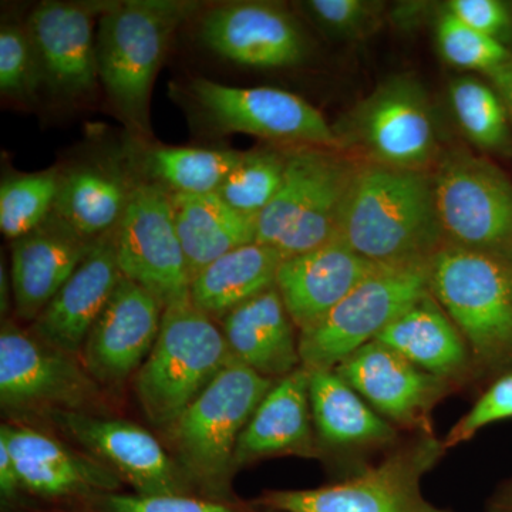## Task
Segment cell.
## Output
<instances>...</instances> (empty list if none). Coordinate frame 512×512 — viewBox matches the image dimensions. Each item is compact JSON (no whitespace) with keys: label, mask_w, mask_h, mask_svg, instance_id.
Listing matches in <instances>:
<instances>
[{"label":"cell","mask_w":512,"mask_h":512,"mask_svg":"<svg viewBox=\"0 0 512 512\" xmlns=\"http://www.w3.org/2000/svg\"><path fill=\"white\" fill-rule=\"evenodd\" d=\"M376 340L424 372L451 383L467 375L474 363L460 330L431 292L393 320Z\"/></svg>","instance_id":"cb8c5ba5"},{"label":"cell","mask_w":512,"mask_h":512,"mask_svg":"<svg viewBox=\"0 0 512 512\" xmlns=\"http://www.w3.org/2000/svg\"><path fill=\"white\" fill-rule=\"evenodd\" d=\"M285 164L286 151L256 150L244 153L217 194L235 211L258 218L281 188Z\"/></svg>","instance_id":"d6a6232c"},{"label":"cell","mask_w":512,"mask_h":512,"mask_svg":"<svg viewBox=\"0 0 512 512\" xmlns=\"http://www.w3.org/2000/svg\"><path fill=\"white\" fill-rule=\"evenodd\" d=\"M335 370L383 419L419 433L433 431L431 410L453 384L424 372L379 340L367 343Z\"/></svg>","instance_id":"9a60e30c"},{"label":"cell","mask_w":512,"mask_h":512,"mask_svg":"<svg viewBox=\"0 0 512 512\" xmlns=\"http://www.w3.org/2000/svg\"><path fill=\"white\" fill-rule=\"evenodd\" d=\"M211 133H242L289 144L343 151L339 137L323 114L298 94L275 87H235L195 77L175 87Z\"/></svg>","instance_id":"ba28073f"},{"label":"cell","mask_w":512,"mask_h":512,"mask_svg":"<svg viewBox=\"0 0 512 512\" xmlns=\"http://www.w3.org/2000/svg\"><path fill=\"white\" fill-rule=\"evenodd\" d=\"M312 421L309 370L301 366L266 393L239 437L234 467L286 454L318 456Z\"/></svg>","instance_id":"7402d4cb"},{"label":"cell","mask_w":512,"mask_h":512,"mask_svg":"<svg viewBox=\"0 0 512 512\" xmlns=\"http://www.w3.org/2000/svg\"><path fill=\"white\" fill-rule=\"evenodd\" d=\"M0 443L15 460L22 488L40 497H97L119 488L120 478L110 468L40 431L6 424Z\"/></svg>","instance_id":"44dd1931"},{"label":"cell","mask_w":512,"mask_h":512,"mask_svg":"<svg viewBox=\"0 0 512 512\" xmlns=\"http://www.w3.org/2000/svg\"><path fill=\"white\" fill-rule=\"evenodd\" d=\"M56 426L141 495L188 494V477L160 441L128 421L87 412H49Z\"/></svg>","instance_id":"4fadbf2b"},{"label":"cell","mask_w":512,"mask_h":512,"mask_svg":"<svg viewBox=\"0 0 512 512\" xmlns=\"http://www.w3.org/2000/svg\"><path fill=\"white\" fill-rule=\"evenodd\" d=\"M137 183L117 164L74 165L60 173L53 212L84 237L100 238L120 224Z\"/></svg>","instance_id":"d4e9b609"},{"label":"cell","mask_w":512,"mask_h":512,"mask_svg":"<svg viewBox=\"0 0 512 512\" xmlns=\"http://www.w3.org/2000/svg\"><path fill=\"white\" fill-rule=\"evenodd\" d=\"M313 424L329 447L375 448L397 439L396 427L375 412L335 369L309 372Z\"/></svg>","instance_id":"484cf974"},{"label":"cell","mask_w":512,"mask_h":512,"mask_svg":"<svg viewBox=\"0 0 512 512\" xmlns=\"http://www.w3.org/2000/svg\"><path fill=\"white\" fill-rule=\"evenodd\" d=\"M512 419V373L501 376L495 380L487 392L474 403L470 412L464 414L460 420L448 431L443 440L446 450L460 446L473 439L474 436L498 421Z\"/></svg>","instance_id":"74e56055"},{"label":"cell","mask_w":512,"mask_h":512,"mask_svg":"<svg viewBox=\"0 0 512 512\" xmlns=\"http://www.w3.org/2000/svg\"><path fill=\"white\" fill-rule=\"evenodd\" d=\"M429 264L383 265L332 311L299 333V356L306 370L336 369L373 342L393 320L429 295Z\"/></svg>","instance_id":"9c48e42d"},{"label":"cell","mask_w":512,"mask_h":512,"mask_svg":"<svg viewBox=\"0 0 512 512\" xmlns=\"http://www.w3.org/2000/svg\"><path fill=\"white\" fill-rule=\"evenodd\" d=\"M121 275L163 303L190 296L191 278L177 228L171 194L157 184L138 181L116 228Z\"/></svg>","instance_id":"8fae6325"},{"label":"cell","mask_w":512,"mask_h":512,"mask_svg":"<svg viewBox=\"0 0 512 512\" xmlns=\"http://www.w3.org/2000/svg\"><path fill=\"white\" fill-rule=\"evenodd\" d=\"M433 178L444 244L512 265L510 178L460 147L441 154Z\"/></svg>","instance_id":"8992f818"},{"label":"cell","mask_w":512,"mask_h":512,"mask_svg":"<svg viewBox=\"0 0 512 512\" xmlns=\"http://www.w3.org/2000/svg\"><path fill=\"white\" fill-rule=\"evenodd\" d=\"M198 3L128 0L109 3L96 32L100 83L120 116L138 133L148 131L154 80L178 26Z\"/></svg>","instance_id":"7a4b0ae2"},{"label":"cell","mask_w":512,"mask_h":512,"mask_svg":"<svg viewBox=\"0 0 512 512\" xmlns=\"http://www.w3.org/2000/svg\"><path fill=\"white\" fill-rule=\"evenodd\" d=\"M343 157L345 151L329 148L299 146L286 150L281 188L256 218V244L276 248Z\"/></svg>","instance_id":"f1b7e54d"},{"label":"cell","mask_w":512,"mask_h":512,"mask_svg":"<svg viewBox=\"0 0 512 512\" xmlns=\"http://www.w3.org/2000/svg\"><path fill=\"white\" fill-rule=\"evenodd\" d=\"M380 266L335 237L311 251L284 258L275 286L296 328L303 330L332 311Z\"/></svg>","instance_id":"ffe728a7"},{"label":"cell","mask_w":512,"mask_h":512,"mask_svg":"<svg viewBox=\"0 0 512 512\" xmlns=\"http://www.w3.org/2000/svg\"><path fill=\"white\" fill-rule=\"evenodd\" d=\"M446 451L433 431L419 433L356 476L311 490L268 491L256 504L275 512H453L431 504L421 491V480Z\"/></svg>","instance_id":"52a82bcc"},{"label":"cell","mask_w":512,"mask_h":512,"mask_svg":"<svg viewBox=\"0 0 512 512\" xmlns=\"http://www.w3.org/2000/svg\"><path fill=\"white\" fill-rule=\"evenodd\" d=\"M123 278L117 261L116 229L101 235L55 298L32 322L30 332L60 352H83L94 323Z\"/></svg>","instance_id":"ac0fdd59"},{"label":"cell","mask_w":512,"mask_h":512,"mask_svg":"<svg viewBox=\"0 0 512 512\" xmlns=\"http://www.w3.org/2000/svg\"><path fill=\"white\" fill-rule=\"evenodd\" d=\"M244 153L192 147H150L140 151L136 167L143 181L157 184L170 194H212L220 190Z\"/></svg>","instance_id":"f546056e"},{"label":"cell","mask_w":512,"mask_h":512,"mask_svg":"<svg viewBox=\"0 0 512 512\" xmlns=\"http://www.w3.org/2000/svg\"><path fill=\"white\" fill-rule=\"evenodd\" d=\"M0 306H2V313H8L10 306V295L13 298L12 279L9 278L8 271H6L5 264L2 262V268H0Z\"/></svg>","instance_id":"7bdbcfd3"},{"label":"cell","mask_w":512,"mask_h":512,"mask_svg":"<svg viewBox=\"0 0 512 512\" xmlns=\"http://www.w3.org/2000/svg\"><path fill=\"white\" fill-rule=\"evenodd\" d=\"M448 99L458 126L474 146L487 153H510V117L491 84L473 76L457 77L448 87Z\"/></svg>","instance_id":"4dcf8cb0"},{"label":"cell","mask_w":512,"mask_h":512,"mask_svg":"<svg viewBox=\"0 0 512 512\" xmlns=\"http://www.w3.org/2000/svg\"><path fill=\"white\" fill-rule=\"evenodd\" d=\"M343 151L356 150L367 163L429 171L441 157L426 90L410 76H394L333 127Z\"/></svg>","instance_id":"30bf717a"},{"label":"cell","mask_w":512,"mask_h":512,"mask_svg":"<svg viewBox=\"0 0 512 512\" xmlns=\"http://www.w3.org/2000/svg\"><path fill=\"white\" fill-rule=\"evenodd\" d=\"M284 255L268 245L251 244L234 249L202 269L191 282V301L210 318L221 320L274 288Z\"/></svg>","instance_id":"83f0119b"},{"label":"cell","mask_w":512,"mask_h":512,"mask_svg":"<svg viewBox=\"0 0 512 512\" xmlns=\"http://www.w3.org/2000/svg\"><path fill=\"white\" fill-rule=\"evenodd\" d=\"M99 390L74 360L13 322L0 332V402L6 409L86 412Z\"/></svg>","instance_id":"7c38bea8"},{"label":"cell","mask_w":512,"mask_h":512,"mask_svg":"<svg viewBox=\"0 0 512 512\" xmlns=\"http://www.w3.org/2000/svg\"><path fill=\"white\" fill-rule=\"evenodd\" d=\"M171 202L191 282L222 255L256 242V218L235 211L217 192L171 194Z\"/></svg>","instance_id":"4316f807"},{"label":"cell","mask_w":512,"mask_h":512,"mask_svg":"<svg viewBox=\"0 0 512 512\" xmlns=\"http://www.w3.org/2000/svg\"><path fill=\"white\" fill-rule=\"evenodd\" d=\"M164 308L143 286L120 279L84 343V367L94 382L119 386L140 370L156 345Z\"/></svg>","instance_id":"2e32d148"},{"label":"cell","mask_w":512,"mask_h":512,"mask_svg":"<svg viewBox=\"0 0 512 512\" xmlns=\"http://www.w3.org/2000/svg\"><path fill=\"white\" fill-rule=\"evenodd\" d=\"M447 12L471 29L508 47L512 42V8L501 0H451Z\"/></svg>","instance_id":"f35d334b"},{"label":"cell","mask_w":512,"mask_h":512,"mask_svg":"<svg viewBox=\"0 0 512 512\" xmlns=\"http://www.w3.org/2000/svg\"><path fill=\"white\" fill-rule=\"evenodd\" d=\"M431 295L466 340L483 369L512 362V265L451 245L429 264Z\"/></svg>","instance_id":"277c9868"},{"label":"cell","mask_w":512,"mask_h":512,"mask_svg":"<svg viewBox=\"0 0 512 512\" xmlns=\"http://www.w3.org/2000/svg\"><path fill=\"white\" fill-rule=\"evenodd\" d=\"M94 500L100 512H247L227 501L188 494L106 493L97 495Z\"/></svg>","instance_id":"8d00e7d4"},{"label":"cell","mask_w":512,"mask_h":512,"mask_svg":"<svg viewBox=\"0 0 512 512\" xmlns=\"http://www.w3.org/2000/svg\"><path fill=\"white\" fill-rule=\"evenodd\" d=\"M487 512H512V478L495 491L488 501Z\"/></svg>","instance_id":"b9f144b4"},{"label":"cell","mask_w":512,"mask_h":512,"mask_svg":"<svg viewBox=\"0 0 512 512\" xmlns=\"http://www.w3.org/2000/svg\"><path fill=\"white\" fill-rule=\"evenodd\" d=\"M46 84L35 43L26 26L3 25L0 30V92L6 99L30 103Z\"/></svg>","instance_id":"836d02e7"},{"label":"cell","mask_w":512,"mask_h":512,"mask_svg":"<svg viewBox=\"0 0 512 512\" xmlns=\"http://www.w3.org/2000/svg\"><path fill=\"white\" fill-rule=\"evenodd\" d=\"M295 323L276 286L222 319L229 352L258 375L279 380L301 367Z\"/></svg>","instance_id":"603a6c76"},{"label":"cell","mask_w":512,"mask_h":512,"mask_svg":"<svg viewBox=\"0 0 512 512\" xmlns=\"http://www.w3.org/2000/svg\"><path fill=\"white\" fill-rule=\"evenodd\" d=\"M232 360L222 329L191 296L165 306L156 345L136 376L147 419L168 429Z\"/></svg>","instance_id":"3957f363"},{"label":"cell","mask_w":512,"mask_h":512,"mask_svg":"<svg viewBox=\"0 0 512 512\" xmlns=\"http://www.w3.org/2000/svg\"><path fill=\"white\" fill-rule=\"evenodd\" d=\"M109 3H40L26 28L32 37L47 86L63 97H82L100 82L96 28Z\"/></svg>","instance_id":"e0dca14e"},{"label":"cell","mask_w":512,"mask_h":512,"mask_svg":"<svg viewBox=\"0 0 512 512\" xmlns=\"http://www.w3.org/2000/svg\"><path fill=\"white\" fill-rule=\"evenodd\" d=\"M303 9L316 25L339 39L360 40L383 23L384 3L369 0H309Z\"/></svg>","instance_id":"d590c367"},{"label":"cell","mask_w":512,"mask_h":512,"mask_svg":"<svg viewBox=\"0 0 512 512\" xmlns=\"http://www.w3.org/2000/svg\"><path fill=\"white\" fill-rule=\"evenodd\" d=\"M436 40L448 64L471 72L491 73L512 55L508 47L471 29L447 10L437 20Z\"/></svg>","instance_id":"e575fe53"},{"label":"cell","mask_w":512,"mask_h":512,"mask_svg":"<svg viewBox=\"0 0 512 512\" xmlns=\"http://www.w3.org/2000/svg\"><path fill=\"white\" fill-rule=\"evenodd\" d=\"M198 35L215 55L254 69L298 66L309 53L301 26L274 3H222L202 15Z\"/></svg>","instance_id":"5bb4252c"},{"label":"cell","mask_w":512,"mask_h":512,"mask_svg":"<svg viewBox=\"0 0 512 512\" xmlns=\"http://www.w3.org/2000/svg\"><path fill=\"white\" fill-rule=\"evenodd\" d=\"M97 239L84 237L52 212L40 227L12 241L10 279L19 319L32 323L40 315Z\"/></svg>","instance_id":"d6986e66"},{"label":"cell","mask_w":512,"mask_h":512,"mask_svg":"<svg viewBox=\"0 0 512 512\" xmlns=\"http://www.w3.org/2000/svg\"><path fill=\"white\" fill-rule=\"evenodd\" d=\"M274 383L232 360L168 427L188 480L208 493L225 490L239 437Z\"/></svg>","instance_id":"5b68a950"},{"label":"cell","mask_w":512,"mask_h":512,"mask_svg":"<svg viewBox=\"0 0 512 512\" xmlns=\"http://www.w3.org/2000/svg\"><path fill=\"white\" fill-rule=\"evenodd\" d=\"M491 86L503 101L505 110L512 123V55L510 59L505 60L501 66L487 74Z\"/></svg>","instance_id":"60d3db41"},{"label":"cell","mask_w":512,"mask_h":512,"mask_svg":"<svg viewBox=\"0 0 512 512\" xmlns=\"http://www.w3.org/2000/svg\"><path fill=\"white\" fill-rule=\"evenodd\" d=\"M57 168L16 174L0 185V231L15 241L40 227L52 215L59 190Z\"/></svg>","instance_id":"1f68e13d"},{"label":"cell","mask_w":512,"mask_h":512,"mask_svg":"<svg viewBox=\"0 0 512 512\" xmlns=\"http://www.w3.org/2000/svg\"><path fill=\"white\" fill-rule=\"evenodd\" d=\"M22 488L15 460L9 453L8 447L0 443V491L5 500H12Z\"/></svg>","instance_id":"ab89813d"},{"label":"cell","mask_w":512,"mask_h":512,"mask_svg":"<svg viewBox=\"0 0 512 512\" xmlns=\"http://www.w3.org/2000/svg\"><path fill=\"white\" fill-rule=\"evenodd\" d=\"M336 237L373 264H427L444 245L433 173L359 161Z\"/></svg>","instance_id":"6da1fadb"}]
</instances>
